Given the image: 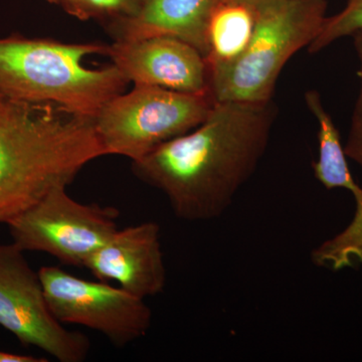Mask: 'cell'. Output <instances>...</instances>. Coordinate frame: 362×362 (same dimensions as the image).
<instances>
[{"label": "cell", "instance_id": "5bb4252c", "mask_svg": "<svg viewBox=\"0 0 362 362\" xmlns=\"http://www.w3.org/2000/svg\"><path fill=\"white\" fill-rule=\"evenodd\" d=\"M148 0H62L59 6L80 21L94 20L104 25L137 16Z\"/></svg>", "mask_w": 362, "mask_h": 362}, {"label": "cell", "instance_id": "d6986e66", "mask_svg": "<svg viewBox=\"0 0 362 362\" xmlns=\"http://www.w3.org/2000/svg\"><path fill=\"white\" fill-rule=\"evenodd\" d=\"M47 1L49 2V4H57V6H59V4H61L62 0H47Z\"/></svg>", "mask_w": 362, "mask_h": 362}, {"label": "cell", "instance_id": "e0dca14e", "mask_svg": "<svg viewBox=\"0 0 362 362\" xmlns=\"http://www.w3.org/2000/svg\"><path fill=\"white\" fill-rule=\"evenodd\" d=\"M47 359L25 354H11L0 350V362H47Z\"/></svg>", "mask_w": 362, "mask_h": 362}, {"label": "cell", "instance_id": "8fae6325", "mask_svg": "<svg viewBox=\"0 0 362 362\" xmlns=\"http://www.w3.org/2000/svg\"><path fill=\"white\" fill-rule=\"evenodd\" d=\"M221 0H148L137 16L105 25L115 42H134L152 37H176L206 58L207 32Z\"/></svg>", "mask_w": 362, "mask_h": 362}, {"label": "cell", "instance_id": "6da1fadb", "mask_svg": "<svg viewBox=\"0 0 362 362\" xmlns=\"http://www.w3.org/2000/svg\"><path fill=\"white\" fill-rule=\"evenodd\" d=\"M276 116L273 101L216 102L201 125L132 162L133 173L165 195L180 220L220 218L258 168Z\"/></svg>", "mask_w": 362, "mask_h": 362}, {"label": "cell", "instance_id": "8992f818", "mask_svg": "<svg viewBox=\"0 0 362 362\" xmlns=\"http://www.w3.org/2000/svg\"><path fill=\"white\" fill-rule=\"evenodd\" d=\"M119 211L82 204L52 188L7 223L13 243L25 252H42L66 266L85 267L88 259L118 230Z\"/></svg>", "mask_w": 362, "mask_h": 362}, {"label": "cell", "instance_id": "3957f363", "mask_svg": "<svg viewBox=\"0 0 362 362\" xmlns=\"http://www.w3.org/2000/svg\"><path fill=\"white\" fill-rule=\"evenodd\" d=\"M109 47L18 33L0 37V94L26 103L52 105L94 120L129 83L113 64L100 69L85 65L88 57L108 56Z\"/></svg>", "mask_w": 362, "mask_h": 362}, {"label": "cell", "instance_id": "52a82bcc", "mask_svg": "<svg viewBox=\"0 0 362 362\" xmlns=\"http://www.w3.org/2000/svg\"><path fill=\"white\" fill-rule=\"evenodd\" d=\"M14 243L0 244V326L25 346L37 347L59 362L89 356V338L66 329L52 315L39 271Z\"/></svg>", "mask_w": 362, "mask_h": 362}, {"label": "cell", "instance_id": "2e32d148", "mask_svg": "<svg viewBox=\"0 0 362 362\" xmlns=\"http://www.w3.org/2000/svg\"><path fill=\"white\" fill-rule=\"evenodd\" d=\"M354 49L359 61L358 76L361 78V90L357 97L356 107L352 114L349 138L344 146L347 158L356 162L362 168V30L354 33Z\"/></svg>", "mask_w": 362, "mask_h": 362}, {"label": "cell", "instance_id": "9c48e42d", "mask_svg": "<svg viewBox=\"0 0 362 362\" xmlns=\"http://www.w3.org/2000/svg\"><path fill=\"white\" fill-rule=\"evenodd\" d=\"M108 56L129 83L209 94V68L194 47L173 37L115 42Z\"/></svg>", "mask_w": 362, "mask_h": 362}, {"label": "cell", "instance_id": "4fadbf2b", "mask_svg": "<svg viewBox=\"0 0 362 362\" xmlns=\"http://www.w3.org/2000/svg\"><path fill=\"white\" fill-rule=\"evenodd\" d=\"M305 102L318 121V159L313 163L314 176L327 189L344 188L354 180L342 146L339 131L324 108L320 95L315 90L305 94Z\"/></svg>", "mask_w": 362, "mask_h": 362}, {"label": "cell", "instance_id": "277c9868", "mask_svg": "<svg viewBox=\"0 0 362 362\" xmlns=\"http://www.w3.org/2000/svg\"><path fill=\"white\" fill-rule=\"evenodd\" d=\"M327 0H278L257 9L249 44L237 58L209 68V94L216 102L273 101L287 62L320 33Z\"/></svg>", "mask_w": 362, "mask_h": 362}, {"label": "cell", "instance_id": "ac0fdd59", "mask_svg": "<svg viewBox=\"0 0 362 362\" xmlns=\"http://www.w3.org/2000/svg\"><path fill=\"white\" fill-rule=\"evenodd\" d=\"M221 1L233 2V4H244V6L252 7V8L258 9L259 7L268 6L278 0H221Z\"/></svg>", "mask_w": 362, "mask_h": 362}, {"label": "cell", "instance_id": "7a4b0ae2", "mask_svg": "<svg viewBox=\"0 0 362 362\" xmlns=\"http://www.w3.org/2000/svg\"><path fill=\"white\" fill-rule=\"evenodd\" d=\"M107 156L94 121L0 94V223L7 225L52 188L68 187Z\"/></svg>", "mask_w": 362, "mask_h": 362}, {"label": "cell", "instance_id": "ba28073f", "mask_svg": "<svg viewBox=\"0 0 362 362\" xmlns=\"http://www.w3.org/2000/svg\"><path fill=\"white\" fill-rule=\"evenodd\" d=\"M45 299L57 320L77 324L104 335L116 347L141 339L152 324L145 300L104 281H90L59 267L39 270Z\"/></svg>", "mask_w": 362, "mask_h": 362}, {"label": "cell", "instance_id": "7c38bea8", "mask_svg": "<svg viewBox=\"0 0 362 362\" xmlns=\"http://www.w3.org/2000/svg\"><path fill=\"white\" fill-rule=\"evenodd\" d=\"M257 9L221 1L211 16L207 32L209 66L228 63L246 49L254 32Z\"/></svg>", "mask_w": 362, "mask_h": 362}, {"label": "cell", "instance_id": "30bf717a", "mask_svg": "<svg viewBox=\"0 0 362 362\" xmlns=\"http://www.w3.org/2000/svg\"><path fill=\"white\" fill-rule=\"evenodd\" d=\"M94 277L119 287L136 297L157 296L166 285L160 226L154 221L117 230L86 262Z\"/></svg>", "mask_w": 362, "mask_h": 362}, {"label": "cell", "instance_id": "5b68a950", "mask_svg": "<svg viewBox=\"0 0 362 362\" xmlns=\"http://www.w3.org/2000/svg\"><path fill=\"white\" fill-rule=\"evenodd\" d=\"M211 94L134 85L105 105L94 125L107 156L140 160L162 143L194 130L207 118Z\"/></svg>", "mask_w": 362, "mask_h": 362}, {"label": "cell", "instance_id": "9a60e30c", "mask_svg": "<svg viewBox=\"0 0 362 362\" xmlns=\"http://www.w3.org/2000/svg\"><path fill=\"white\" fill-rule=\"evenodd\" d=\"M362 30V0H347L344 8L335 16L326 18L320 33L308 47L316 54L345 37H352Z\"/></svg>", "mask_w": 362, "mask_h": 362}]
</instances>
